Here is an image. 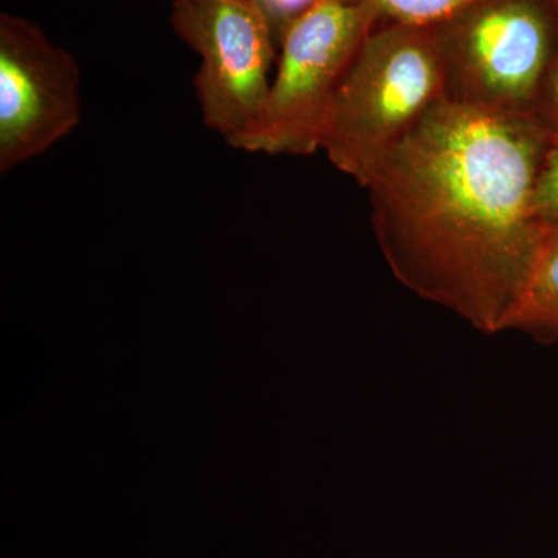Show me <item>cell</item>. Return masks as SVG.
Returning a JSON list of instances; mask_svg holds the SVG:
<instances>
[{
  "label": "cell",
  "mask_w": 558,
  "mask_h": 558,
  "mask_svg": "<svg viewBox=\"0 0 558 558\" xmlns=\"http://www.w3.org/2000/svg\"><path fill=\"white\" fill-rule=\"evenodd\" d=\"M550 140L537 116L433 106L366 186L400 284L488 336L509 330L548 230L532 204Z\"/></svg>",
  "instance_id": "obj_1"
},
{
  "label": "cell",
  "mask_w": 558,
  "mask_h": 558,
  "mask_svg": "<svg viewBox=\"0 0 558 558\" xmlns=\"http://www.w3.org/2000/svg\"><path fill=\"white\" fill-rule=\"evenodd\" d=\"M446 98L435 28L379 22L362 44L330 108L322 149L366 189L433 106Z\"/></svg>",
  "instance_id": "obj_2"
},
{
  "label": "cell",
  "mask_w": 558,
  "mask_h": 558,
  "mask_svg": "<svg viewBox=\"0 0 558 558\" xmlns=\"http://www.w3.org/2000/svg\"><path fill=\"white\" fill-rule=\"evenodd\" d=\"M433 28L447 100L537 116L557 50L558 0H472Z\"/></svg>",
  "instance_id": "obj_3"
},
{
  "label": "cell",
  "mask_w": 558,
  "mask_h": 558,
  "mask_svg": "<svg viewBox=\"0 0 558 558\" xmlns=\"http://www.w3.org/2000/svg\"><path fill=\"white\" fill-rule=\"evenodd\" d=\"M379 24L341 0H317L279 40V62L258 128L236 149L312 156L322 149L330 108L349 65Z\"/></svg>",
  "instance_id": "obj_4"
},
{
  "label": "cell",
  "mask_w": 558,
  "mask_h": 558,
  "mask_svg": "<svg viewBox=\"0 0 558 558\" xmlns=\"http://www.w3.org/2000/svg\"><path fill=\"white\" fill-rule=\"evenodd\" d=\"M171 27L201 57L202 121L238 148L258 128L274 80L269 21L250 0H172Z\"/></svg>",
  "instance_id": "obj_5"
},
{
  "label": "cell",
  "mask_w": 558,
  "mask_h": 558,
  "mask_svg": "<svg viewBox=\"0 0 558 558\" xmlns=\"http://www.w3.org/2000/svg\"><path fill=\"white\" fill-rule=\"evenodd\" d=\"M83 117L78 62L35 22L0 14V172L36 159Z\"/></svg>",
  "instance_id": "obj_6"
},
{
  "label": "cell",
  "mask_w": 558,
  "mask_h": 558,
  "mask_svg": "<svg viewBox=\"0 0 558 558\" xmlns=\"http://www.w3.org/2000/svg\"><path fill=\"white\" fill-rule=\"evenodd\" d=\"M509 330L558 339V226L548 227Z\"/></svg>",
  "instance_id": "obj_7"
},
{
  "label": "cell",
  "mask_w": 558,
  "mask_h": 558,
  "mask_svg": "<svg viewBox=\"0 0 558 558\" xmlns=\"http://www.w3.org/2000/svg\"><path fill=\"white\" fill-rule=\"evenodd\" d=\"M362 7L387 24L435 27L472 0H341Z\"/></svg>",
  "instance_id": "obj_8"
},
{
  "label": "cell",
  "mask_w": 558,
  "mask_h": 558,
  "mask_svg": "<svg viewBox=\"0 0 558 558\" xmlns=\"http://www.w3.org/2000/svg\"><path fill=\"white\" fill-rule=\"evenodd\" d=\"M534 213L546 227L558 226V135L550 140L534 193Z\"/></svg>",
  "instance_id": "obj_9"
},
{
  "label": "cell",
  "mask_w": 558,
  "mask_h": 558,
  "mask_svg": "<svg viewBox=\"0 0 558 558\" xmlns=\"http://www.w3.org/2000/svg\"><path fill=\"white\" fill-rule=\"evenodd\" d=\"M250 2L258 7L260 13L269 21L275 40L279 46V40L290 25L299 20L301 14L306 13L317 0H250Z\"/></svg>",
  "instance_id": "obj_10"
},
{
  "label": "cell",
  "mask_w": 558,
  "mask_h": 558,
  "mask_svg": "<svg viewBox=\"0 0 558 558\" xmlns=\"http://www.w3.org/2000/svg\"><path fill=\"white\" fill-rule=\"evenodd\" d=\"M537 116L553 132V137H556L558 135V44L548 78H546L545 89H543L542 100H539Z\"/></svg>",
  "instance_id": "obj_11"
}]
</instances>
